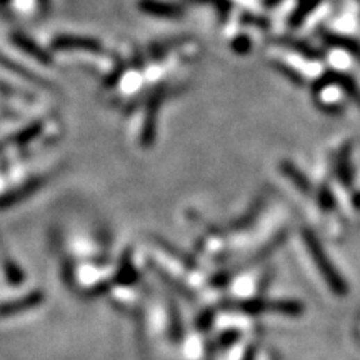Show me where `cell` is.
I'll return each instance as SVG.
<instances>
[{"label": "cell", "instance_id": "1", "mask_svg": "<svg viewBox=\"0 0 360 360\" xmlns=\"http://www.w3.org/2000/svg\"><path fill=\"white\" fill-rule=\"evenodd\" d=\"M57 49H81V50H99L100 44L90 39H75V37H64L56 42Z\"/></svg>", "mask_w": 360, "mask_h": 360}, {"label": "cell", "instance_id": "2", "mask_svg": "<svg viewBox=\"0 0 360 360\" xmlns=\"http://www.w3.org/2000/svg\"><path fill=\"white\" fill-rule=\"evenodd\" d=\"M14 40H15V44L19 45V47L22 49V50H25V52H27V54H31V56H33L35 58H39V60H42V62H49V58L44 56V52H42V50H39V47H37V45H33L32 42H31V39H27V37H22V35H15Z\"/></svg>", "mask_w": 360, "mask_h": 360}]
</instances>
